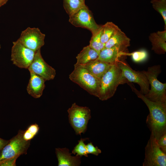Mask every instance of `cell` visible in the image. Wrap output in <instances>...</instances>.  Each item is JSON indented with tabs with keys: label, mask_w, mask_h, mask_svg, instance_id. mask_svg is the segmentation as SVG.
Here are the masks:
<instances>
[{
	"label": "cell",
	"mask_w": 166,
	"mask_h": 166,
	"mask_svg": "<svg viewBox=\"0 0 166 166\" xmlns=\"http://www.w3.org/2000/svg\"><path fill=\"white\" fill-rule=\"evenodd\" d=\"M132 91L145 103L149 110L146 123L151 134L157 140L166 134V102L151 101L141 93L133 84L128 83Z\"/></svg>",
	"instance_id": "6da1fadb"
},
{
	"label": "cell",
	"mask_w": 166,
	"mask_h": 166,
	"mask_svg": "<svg viewBox=\"0 0 166 166\" xmlns=\"http://www.w3.org/2000/svg\"><path fill=\"white\" fill-rule=\"evenodd\" d=\"M23 130H19L0 151V166H15L17 159L27 154L31 141L23 139Z\"/></svg>",
	"instance_id": "7a4b0ae2"
},
{
	"label": "cell",
	"mask_w": 166,
	"mask_h": 166,
	"mask_svg": "<svg viewBox=\"0 0 166 166\" xmlns=\"http://www.w3.org/2000/svg\"><path fill=\"white\" fill-rule=\"evenodd\" d=\"M128 83L122 75L119 62L115 63L101 78L98 97L102 101L107 100L114 95L119 85Z\"/></svg>",
	"instance_id": "3957f363"
},
{
	"label": "cell",
	"mask_w": 166,
	"mask_h": 166,
	"mask_svg": "<svg viewBox=\"0 0 166 166\" xmlns=\"http://www.w3.org/2000/svg\"><path fill=\"white\" fill-rule=\"evenodd\" d=\"M69 78L90 94L98 97L101 79L82 65L74 64V69L69 75Z\"/></svg>",
	"instance_id": "277c9868"
},
{
	"label": "cell",
	"mask_w": 166,
	"mask_h": 166,
	"mask_svg": "<svg viewBox=\"0 0 166 166\" xmlns=\"http://www.w3.org/2000/svg\"><path fill=\"white\" fill-rule=\"evenodd\" d=\"M142 71L151 86V89L145 96L153 101L166 102V83L160 82L157 78L161 72L160 66H152L149 67L147 71Z\"/></svg>",
	"instance_id": "5b68a950"
},
{
	"label": "cell",
	"mask_w": 166,
	"mask_h": 166,
	"mask_svg": "<svg viewBox=\"0 0 166 166\" xmlns=\"http://www.w3.org/2000/svg\"><path fill=\"white\" fill-rule=\"evenodd\" d=\"M67 111L69 122L76 135L85 133L89 121L91 118L90 109L87 107L79 106L74 103Z\"/></svg>",
	"instance_id": "8992f818"
},
{
	"label": "cell",
	"mask_w": 166,
	"mask_h": 166,
	"mask_svg": "<svg viewBox=\"0 0 166 166\" xmlns=\"http://www.w3.org/2000/svg\"><path fill=\"white\" fill-rule=\"evenodd\" d=\"M166 153L159 147L156 139L150 135L145 148L143 166H166Z\"/></svg>",
	"instance_id": "52a82bcc"
},
{
	"label": "cell",
	"mask_w": 166,
	"mask_h": 166,
	"mask_svg": "<svg viewBox=\"0 0 166 166\" xmlns=\"http://www.w3.org/2000/svg\"><path fill=\"white\" fill-rule=\"evenodd\" d=\"M69 21L74 26L87 29L92 34L101 26L97 23L91 11L86 5L69 16Z\"/></svg>",
	"instance_id": "ba28073f"
},
{
	"label": "cell",
	"mask_w": 166,
	"mask_h": 166,
	"mask_svg": "<svg viewBox=\"0 0 166 166\" xmlns=\"http://www.w3.org/2000/svg\"><path fill=\"white\" fill-rule=\"evenodd\" d=\"M123 77L128 83L138 84L140 87V92L144 95L148 92L150 85L148 81L142 71H136L130 67L124 60L119 61Z\"/></svg>",
	"instance_id": "9c48e42d"
},
{
	"label": "cell",
	"mask_w": 166,
	"mask_h": 166,
	"mask_svg": "<svg viewBox=\"0 0 166 166\" xmlns=\"http://www.w3.org/2000/svg\"><path fill=\"white\" fill-rule=\"evenodd\" d=\"M11 60L20 68L28 69L32 63L35 52L26 47L18 40L13 42Z\"/></svg>",
	"instance_id": "30bf717a"
},
{
	"label": "cell",
	"mask_w": 166,
	"mask_h": 166,
	"mask_svg": "<svg viewBox=\"0 0 166 166\" xmlns=\"http://www.w3.org/2000/svg\"><path fill=\"white\" fill-rule=\"evenodd\" d=\"M45 35L38 28L28 27L22 31L19 41L26 47L36 51L45 44Z\"/></svg>",
	"instance_id": "8fae6325"
},
{
	"label": "cell",
	"mask_w": 166,
	"mask_h": 166,
	"mask_svg": "<svg viewBox=\"0 0 166 166\" xmlns=\"http://www.w3.org/2000/svg\"><path fill=\"white\" fill-rule=\"evenodd\" d=\"M28 69L29 71L42 77L45 81L53 80L56 74L55 70L43 59L41 49L36 51L34 59Z\"/></svg>",
	"instance_id": "7c38bea8"
},
{
	"label": "cell",
	"mask_w": 166,
	"mask_h": 166,
	"mask_svg": "<svg viewBox=\"0 0 166 166\" xmlns=\"http://www.w3.org/2000/svg\"><path fill=\"white\" fill-rule=\"evenodd\" d=\"M128 48L114 46L109 48H104L99 53L97 59L107 63L114 64L124 60L129 56Z\"/></svg>",
	"instance_id": "4fadbf2b"
},
{
	"label": "cell",
	"mask_w": 166,
	"mask_h": 166,
	"mask_svg": "<svg viewBox=\"0 0 166 166\" xmlns=\"http://www.w3.org/2000/svg\"><path fill=\"white\" fill-rule=\"evenodd\" d=\"M55 153L58 166H78L81 164V157L77 155L72 156L68 148H56Z\"/></svg>",
	"instance_id": "5bb4252c"
},
{
	"label": "cell",
	"mask_w": 166,
	"mask_h": 166,
	"mask_svg": "<svg viewBox=\"0 0 166 166\" xmlns=\"http://www.w3.org/2000/svg\"><path fill=\"white\" fill-rule=\"evenodd\" d=\"M30 77L27 87L28 93L34 98L40 97L45 89V81L41 77L29 71Z\"/></svg>",
	"instance_id": "9a60e30c"
},
{
	"label": "cell",
	"mask_w": 166,
	"mask_h": 166,
	"mask_svg": "<svg viewBox=\"0 0 166 166\" xmlns=\"http://www.w3.org/2000/svg\"><path fill=\"white\" fill-rule=\"evenodd\" d=\"M113 64L103 61L97 59L81 65L95 76L101 79Z\"/></svg>",
	"instance_id": "2e32d148"
},
{
	"label": "cell",
	"mask_w": 166,
	"mask_h": 166,
	"mask_svg": "<svg viewBox=\"0 0 166 166\" xmlns=\"http://www.w3.org/2000/svg\"><path fill=\"white\" fill-rule=\"evenodd\" d=\"M130 41L129 38L120 28L105 44L104 48H110L116 46L128 48L130 46Z\"/></svg>",
	"instance_id": "e0dca14e"
},
{
	"label": "cell",
	"mask_w": 166,
	"mask_h": 166,
	"mask_svg": "<svg viewBox=\"0 0 166 166\" xmlns=\"http://www.w3.org/2000/svg\"><path fill=\"white\" fill-rule=\"evenodd\" d=\"M99 53L89 45L84 47L78 53L76 58L77 61L75 64L83 65L89 61L97 59Z\"/></svg>",
	"instance_id": "ac0fdd59"
},
{
	"label": "cell",
	"mask_w": 166,
	"mask_h": 166,
	"mask_svg": "<svg viewBox=\"0 0 166 166\" xmlns=\"http://www.w3.org/2000/svg\"><path fill=\"white\" fill-rule=\"evenodd\" d=\"M152 45V49L158 54H164L166 51V41L159 37L156 33H152L149 36Z\"/></svg>",
	"instance_id": "d6986e66"
},
{
	"label": "cell",
	"mask_w": 166,
	"mask_h": 166,
	"mask_svg": "<svg viewBox=\"0 0 166 166\" xmlns=\"http://www.w3.org/2000/svg\"><path fill=\"white\" fill-rule=\"evenodd\" d=\"M102 30L101 36V42L105 44L114 34L120 28L112 22H107L102 26Z\"/></svg>",
	"instance_id": "ffe728a7"
},
{
	"label": "cell",
	"mask_w": 166,
	"mask_h": 166,
	"mask_svg": "<svg viewBox=\"0 0 166 166\" xmlns=\"http://www.w3.org/2000/svg\"><path fill=\"white\" fill-rule=\"evenodd\" d=\"M85 5V2L82 0H63L64 8L69 16Z\"/></svg>",
	"instance_id": "44dd1931"
},
{
	"label": "cell",
	"mask_w": 166,
	"mask_h": 166,
	"mask_svg": "<svg viewBox=\"0 0 166 166\" xmlns=\"http://www.w3.org/2000/svg\"><path fill=\"white\" fill-rule=\"evenodd\" d=\"M102 26L97 31L92 34V36L89 42V46L99 53L105 47V44L101 40L102 33Z\"/></svg>",
	"instance_id": "7402d4cb"
},
{
	"label": "cell",
	"mask_w": 166,
	"mask_h": 166,
	"mask_svg": "<svg viewBox=\"0 0 166 166\" xmlns=\"http://www.w3.org/2000/svg\"><path fill=\"white\" fill-rule=\"evenodd\" d=\"M40 129L38 125L36 123L29 125L26 129L23 131V138L26 141H31L38 133Z\"/></svg>",
	"instance_id": "603a6c76"
},
{
	"label": "cell",
	"mask_w": 166,
	"mask_h": 166,
	"mask_svg": "<svg viewBox=\"0 0 166 166\" xmlns=\"http://www.w3.org/2000/svg\"><path fill=\"white\" fill-rule=\"evenodd\" d=\"M153 9L162 16L166 27V0H158L151 2Z\"/></svg>",
	"instance_id": "cb8c5ba5"
},
{
	"label": "cell",
	"mask_w": 166,
	"mask_h": 166,
	"mask_svg": "<svg viewBox=\"0 0 166 166\" xmlns=\"http://www.w3.org/2000/svg\"><path fill=\"white\" fill-rule=\"evenodd\" d=\"M88 138H81L78 140V144L74 147L72 151V153L74 155L76 154L77 155L81 157L83 156L88 157V154L87 153L86 145L84 143V142Z\"/></svg>",
	"instance_id": "d4e9b609"
},
{
	"label": "cell",
	"mask_w": 166,
	"mask_h": 166,
	"mask_svg": "<svg viewBox=\"0 0 166 166\" xmlns=\"http://www.w3.org/2000/svg\"><path fill=\"white\" fill-rule=\"evenodd\" d=\"M132 60L136 62H140L145 61L148 57L147 51L144 49L135 51L129 53Z\"/></svg>",
	"instance_id": "484cf974"
},
{
	"label": "cell",
	"mask_w": 166,
	"mask_h": 166,
	"mask_svg": "<svg viewBox=\"0 0 166 166\" xmlns=\"http://www.w3.org/2000/svg\"><path fill=\"white\" fill-rule=\"evenodd\" d=\"M87 153L98 156L101 152V150L97 146L95 147L91 142L86 145Z\"/></svg>",
	"instance_id": "4316f807"
},
{
	"label": "cell",
	"mask_w": 166,
	"mask_h": 166,
	"mask_svg": "<svg viewBox=\"0 0 166 166\" xmlns=\"http://www.w3.org/2000/svg\"><path fill=\"white\" fill-rule=\"evenodd\" d=\"M157 142L161 150L166 153V134L161 136L157 140Z\"/></svg>",
	"instance_id": "83f0119b"
},
{
	"label": "cell",
	"mask_w": 166,
	"mask_h": 166,
	"mask_svg": "<svg viewBox=\"0 0 166 166\" xmlns=\"http://www.w3.org/2000/svg\"><path fill=\"white\" fill-rule=\"evenodd\" d=\"M157 35L164 40L166 41V30L163 31H158L156 33Z\"/></svg>",
	"instance_id": "f1b7e54d"
},
{
	"label": "cell",
	"mask_w": 166,
	"mask_h": 166,
	"mask_svg": "<svg viewBox=\"0 0 166 166\" xmlns=\"http://www.w3.org/2000/svg\"><path fill=\"white\" fill-rule=\"evenodd\" d=\"M9 140H5L0 138V151L8 143Z\"/></svg>",
	"instance_id": "f546056e"
},
{
	"label": "cell",
	"mask_w": 166,
	"mask_h": 166,
	"mask_svg": "<svg viewBox=\"0 0 166 166\" xmlns=\"http://www.w3.org/2000/svg\"><path fill=\"white\" fill-rule=\"evenodd\" d=\"M9 0H0V7L5 5Z\"/></svg>",
	"instance_id": "4dcf8cb0"
},
{
	"label": "cell",
	"mask_w": 166,
	"mask_h": 166,
	"mask_svg": "<svg viewBox=\"0 0 166 166\" xmlns=\"http://www.w3.org/2000/svg\"><path fill=\"white\" fill-rule=\"evenodd\" d=\"M157 0H152L151 1V2H154V1H157Z\"/></svg>",
	"instance_id": "1f68e13d"
},
{
	"label": "cell",
	"mask_w": 166,
	"mask_h": 166,
	"mask_svg": "<svg viewBox=\"0 0 166 166\" xmlns=\"http://www.w3.org/2000/svg\"><path fill=\"white\" fill-rule=\"evenodd\" d=\"M83 1L85 2V0H82Z\"/></svg>",
	"instance_id": "d6a6232c"
},
{
	"label": "cell",
	"mask_w": 166,
	"mask_h": 166,
	"mask_svg": "<svg viewBox=\"0 0 166 166\" xmlns=\"http://www.w3.org/2000/svg\"><path fill=\"white\" fill-rule=\"evenodd\" d=\"M0 48H1V45H0Z\"/></svg>",
	"instance_id": "836d02e7"
}]
</instances>
